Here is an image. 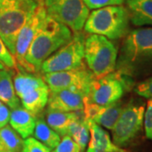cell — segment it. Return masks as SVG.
<instances>
[{"mask_svg": "<svg viewBox=\"0 0 152 152\" xmlns=\"http://www.w3.org/2000/svg\"><path fill=\"white\" fill-rule=\"evenodd\" d=\"M1 69H5V66H4V64L0 61V70Z\"/></svg>", "mask_w": 152, "mask_h": 152, "instance_id": "30", "label": "cell"}, {"mask_svg": "<svg viewBox=\"0 0 152 152\" xmlns=\"http://www.w3.org/2000/svg\"><path fill=\"white\" fill-rule=\"evenodd\" d=\"M86 38L85 33L82 31L74 33L69 42L44 61L41 71L46 74L74 70L85 67L84 48Z\"/></svg>", "mask_w": 152, "mask_h": 152, "instance_id": "8", "label": "cell"}, {"mask_svg": "<svg viewBox=\"0 0 152 152\" xmlns=\"http://www.w3.org/2000/svg\"><path fill=\"white\" fill-rule=\"evenodd\" d=\"M145 107L129 103L124 107L123 111L112 129L113 142L118 147L126 146L142 129Z\"/></svg>", "mask_w": 152, "mask_h": 152, "instance_id": "10", "label": "cell"}, {"mask_svg": "<svg viewBox=\"0 0 152 152\" xmlns=\"http://www.w3.org/2000/svg\"><path fill=\"white\" fill-rule=\"evenodd\" d=\"M86 93L79 89H65L50 91L48 108L59 112L83 111Z\"/></svg>", "mask_w": 152, "mask_h": 152, "instance_id": "13", "label": "cell"}, {"mask_svg": "<svg viewBox=\"0 0 152 152\" xmlns=\"http://www.w3.org/2000/svg\"><path fill=\"white\" fill-rule=\"evenodd\" d=\"M37 74L18 69L13 83L22 107L39 117L48 104L50 90L42 76Z\"/></svg>", "mask_w": 152, "mask_h": 152, "instance_id": "5", "label": "cell"}, {"mask_svg": "<svg viewBox=\"0 0 152 152\" xmlns=\"http://www.w3.org/2000/svg\"><path fill=\"white\" fill-rule=\"evenodd\" d=\"M86 120L89 125L91 139L88 142L86 152H123L124 151L114 144L108 133L104 130L100 125L92 120Z\"/></svg>", "mask_w": 152, "mask_h": 152, "instance_id": "15", "label": "cell"}, {"mask_svg": "<svg viewBox=\"0 0 152 152\" xmlns=\"http://www.w3.org/2000/svg\"><path fill=\"white\" fill-rule=\"evenodd\" d=\"M123 152H128V151H123Z\"/></svg>", "mask_w": 152, "mask_h": 152, "instance_id": "33", "label": "cell"}, {"mask_svg": "<svg viewBox=\"0 0 152 152\" xmlns=\"http://www.w3.org/2000/svg\"><path fill=\"white\" fill-rule=\"evenodd\" d=\"M124 105L118 101L107 106L86 103L83 113L86 119L92 120L96 124L112 130L123 111Z\"/></svg>", "mask_w": 152, "mask_h": 152, "instance_id": "14", "label": "cell"}, {"mask_svg": "<svg viewBox=\"0 0 152 152\" xmlns=\"http://www.w3.org/2000/svg\"><path fill=\"white\" fill-rule=\"evenodd\" d=\"M0 61L5 67L10 69H17V64L14 56L7 48L4 42L0 37Z\"/></svg>", "mask_w": 152, "mask_h": 152, "instance_id": "25", "label": "cell"}, {"mask_svg": "<svg viewBox=\"0 0 152 152\" xmlns=\"http://www.w3.org/2000/svg\"><path fill=\"white\" fill-rule=\"evenodd\" d=\"M0 152H2V147H1V144H0Z\"/></svg>", "mask_w": 152, "mask_h": 152, "instance_id": "31", "label": "cell"}, {"mask_svg": "<svg viewBox=\"0 0 152 152\" xmlns=\"http://www.w3.org/2000/svg\"><path fill=\"white\" fill-rule=\"evenodd\" d=\"M43 0H0V37L13 56L18 34Z\"/></svg>", "mask_w": 152, "mask_h": 152, "instance_id": "2", "label": "cell"}, {"mask_svg": "<svg viewBox=\"0 0 152 152\" xmlns=\"http://www.w3.org/2000/svg\"><path fill=\"white\" fill-rule=\"evenodd\" d=\"M144 125L145 135L149 140H152V99L147 102L146 111L144 113Z\"/></svg>", "mask_w": 152, "mask_h": 152, "instance_id": "28", "label": "cell"}, {"mask_svg": "<svg viewBox=\"0 0 152 152\" xmlns=\"http://www.w3.org/2000/svg\"><path fill=\"white\" fill-rule=\"evenodd\" d=\"M47 14L74 32L81 31L90 10L83 0H43Z\"/></svg>", "mask_w": 152, "mask_h": 152, "instance_id": "9", "label": "cell"}, {"mask_svg": "<svg viewBox=\"0 0 152 152\" xmlns=\"http://www.w3.org/2000/svg\"><path fill=\"white\" fill-rule=\"evenodd\" d=\"M130 17L127 8L112 5L100 8L89 14L84 26L88 34L101 35L109 40H117L129 33Z\"/></svg>", "mask_w": 152, "mask_h": 152, "instance_id": "4", "label": "cell"}, {"mask_svg": "<svg viewBox=\"0 0 152 152\" xmlns=\"http://www.w3.org/2000/svg\"><path fill=\"white\" fill-rule=\"evenodd\" d=\"M10 111L9 107L5 104H3L0 107V129L5 127L10 122Z\"/></svg>", "mask_w": 152, "mask_h": 152, "instance_id": "29", "label": "cell"}, {"mask_svg": "<svg viewBox=\"0 0 152 152\" xmlns=\"http://www.w3.org/2000/svg\"><path fill=\"white\" fill-rule=\"evenodd\" d=\"M51 152H80V148L70 136L64 135Z\"/></svg>", "mask_w": 152, "mask_h": 152, "instance_id": "23", "label": "cell"}, {"mask_svg": "<svg viewBox=\"0 0 152 152\" xmlns=\"http://www.w3.org/2000/svg\"><path fill=\"white\" fill-rule=\"evenodd\" d=\"M48 14L45 9L44 2L37 8L32 17L21 28L15 42V50L14 58L19 70L26 72V56L33 39L43 26Z\"/></svg>", "mask_w": 152, "mask_h": 152, "instance_id": "11", "label": "cell"}, {"mask_svg": "<svg viewBox=\"0 0 152 152\" xmlns=\"http://www.w3.org/2000/svg\"><path fill=\"white\" fill-rule=\"evenodd\" d=\"M134 91L140 96L152 99V77L139 83L136 86Z\"/></svg>", "mask_w": 152, "mask_h": 152, "instance_id": "27", "label": "cell"}, {"mask_svg": "<svg viewBox=\"0 0 152 152\" xmlns=\"http://www.w3.org/2000/svg\"><path fill=\"white\" fill-rule=\"evenodd\" d=\"M0 101L11 109L20 106V99L15 91L11 75L6 69L0 70Z\"/></svg>", "mask_w": 152, "mask_h": 152, "instance_id": "19", "label": "cell"}, {"mask_svg": "<svg viewBox=\"0 0 152 152\" xmlns=\"http://www.w3.org/2000/svg\"><path fill=\"white\" fill-rule=\"evenodd\" d=\"M89 10H97L107 6L123 5L125 0H83Z\"/></svg>", "mask_w": 152, "mask_h": 152, "instance_id": "26", "label": "cell"}, {"mask_svg": "<svg viewBox=\"0 0 152 152\" xmlns=\"http://www.w3.org/2000/svg\"><path fill=\"white\" fill-rule=\"evenodd\" d=\"M37 117L28 110L20 106L11 110L10 124L11 128L19 134L22 139H27L33 134Z\"/></svg>", "mask_w": 152, "mask_h": 152, "instance_id": "16", "label": "cell"}, {"mask_svg": "<svg viewBox=\"0 0 152 152\" xmlns=\"http://www.w3.org/2000/svg\"><path fill=\"white\" fill-rule=\"evenodd\" d=\"M37 118L36 120V126L33 135L38 141L43 144L44 145H46L52 151L59 144L61 136L49 127L43 118L40 116Z\"/></svg>", "mask_w": 152, "mask_h": 152, "instance_id": "20", "label": "cell"}, {"mask_svg": "<svg viewBox=\"0 0 152 152\" xmlns=\"http://www.w3.org/2000/svg\"><path fill=\"white\" fill-rule=\"evenodd\" d=\"M132 85L129 77L118 71H113L107 75L93 79L86 93L85 104H96L107 106L119 101Z\"/></svg>", "mask_w": 152, "mask_h": 152, "instance_id": "7", "label": "cell"}, {"mask_svg": "<svg viewBox=\"0 0 152 152\" xmlns=\"http://www.w3.org/2000/svg\"><path fill=\"white\" fill-rule=\"evenodd\" d=\"M72 37L69 28L48 15L43 26L33 39L26 56V72L39 73L44 61L69 42Z\"/></svg>", "mask_w": 152, "mask_h": 152, "instance_id": "1", "label": "cell"}, {"mask_svg": "<svg viewBox=\"0 0 152 152\" xmlns=\"http://www.w3.org/2000/svg\"><path fill=\"white\" fill-rule=\"evenodd\" d=\"M82 112H59L47 108L46 122L60 136L67 135L70 124L80 118Z\"/></svg>", "mask_w": 152, "mask_h": 152, "instance_id": "18", "label": "cell"}, {"mask_svg": "<svg viewBox=\"0 0 152 152\" xmlns=\"http://www.w3.org/2000/svg\"><path fill=\"white\" fill-rule=\"evenodd\" d=\"M89 125L82 111L79 118L75 120L69 126L67 135H69L78 144L80 152H84L89 142Z\"/></svg>", "mask_w": 152, "mask_h": 152, "instance_id": "21", "label": "cell"}, {"mask_svg": "<svg viewBox=\"0 0 152 152\" xmlns=\"http://www.w3.org/2000/svg\"><path fill=\"white\" fill-rule=\"evenodd\" d=\"M84 59L95 77L101 78L116 70L118 49L103 36L90 34L85 41Z\"/></svg>", "mask_w": 152, "mask_h": 152, "instance_id": "6", "label": "cell"}, {"mask_svg": "<svg viewBox=\"0 0 152 152\" xmlns=\"http://www.w3.org/2000/svg\"><path fill=\"white\" fill-rule=\"evenodd\" d=\"M50 91L65 89H79L87 93L89 86L95 75L86 66L79 69L46 73L42 76Z\"/></svg>", "mask_w": 152, "mask_h": 152, "instance_id": "12", "label": "cell"}, {"mask_svg": "<svg viewBox=\"0 0 152 152\" xmlns=\"http://www.w3.org/2000/svg\"><path fill=\"white\" fill-rule=\"evenodd\" d=\"M21 152H51V150L33 137H28L23 143Z\"/></svg>", "mask_w": 152, "mask_h": 152, "instance_id": "24", "label": "cell"}, {"mask_svg": "<svg viewBox=\"0 0 152 152\" xmlns=\"http://www.w3.org/2000/svg\"><path fill=\"white\" fill-rule=\"evenodd\" d=\"M3 102H1V101H0V107H1V106H2V105H3Z\"/></svg>", "mask_w": 152, "mask_h": 152, "instance_id": "32", "label": "cell"}, {"mask_svg": "<svg viewBox=\"0 0 152 152\" xmlns=\"http://www.w3.org/2000/svg\"><path fill=\"white\" fill-rule=\"evenodd\" d=\"M149 62H152V27L140 28L128 33L117 60V71L130 75Z\"/></svg>", "mask_w": 152, "mask_h": 152, "instance_id": "3", "label": "cell"}, {"mask_svg": "<svg viewBox=\"0 0 152 152\" xmlns=\"http://www.w3.org/2000/svg\"><path fill=\"white\" fill-rule=\"evenodd\" d=\"M24 140L11 126L0 129V144L2 152H21Z\"/></svg>", "mask_w": 152, "mask_h": 152, "instance_id": "22", "label": "cell"}, {"mask_svg": "<svg viewBox=\"0 0 152 152\" xmlns=\"http://www.w3.org/2000/svg\"><path fill=\"white\" fill-rule=\"evenodd\" d=\"M130 21L137 26H152V0H125Z\"/></svg>", "mask_w": 152, "mask_h": 152, "instance_id": "17", "label": "cell"}]
</instances>
